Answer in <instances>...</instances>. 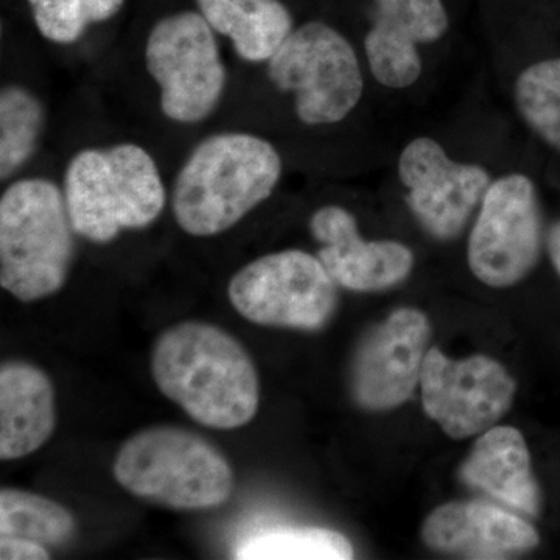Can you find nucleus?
<instances>
[{"label":"nucleus","mask_w":560,"mask_h":560,"mask_svg":"<svg viewBox=\"0 0 560 560\" xmlns=\"http://www.w3.org/2000/svg\"><path fill=\"white\" fill-rule=\"evenodd\" d=\"M228 296L259 326L323 329L337 308V282L318 256L301 249L267 254L232 276Z\"/></svg>","instance_id":"8"},{"label":"nucleus","mask_w":560,"mask_h":560,"mask_svg":"<svg viewBox=\"0 0 560 560\" xmlns=\"http://www.w3.org/2000/svg\"><path fill=\"white\" fill-rule=\"evenodd\" d=\"M423 410L453 440L492 429L514 400L515 382L489 357L451 360L430 349L420 372Z\"/></svg>","instance_id":"10"},{"label":"nucleus","mask_w":560,"mask_h":560,"mask_svg":"<svg viewBox=\"0 0 560 560\" xmlns=\"http://www.w3.org/2000/svg\"><path fill=\"white\" fill-rule=\"evenodd\" d=\"M460 477L511 510L528 517L540 514V489L530 469L528 447L514 427L486 431L460 467Z\"/></svg>","instance_id":"17"},{"label":"nucleus","mask_w":560,"mask_h":560,"mask_svg":"<svg viewBox=\"0 0 560 560\" xmlns=\"http://www.w3.org/2000/svg\"><path fill=\"white\" fill-rule=\"evenodd\" d=\"M75 518L57 501L20 489L0 490V537L61 547L75 534Z\"/></svg>","instance_id":"20"},{"label":"nucleus","mask_w":560,"mask_h":560,"mask_svg":"<svg viewBox=\"0 0 560 560\" xmlns=\"http://www.w3.org/2000/svg\"><path fill=\"white\" fill-rule=\"evenodd\" d=\"M514 102L530 131L560 153V58L523 70L515 80Z\"/></svg>","instance_id":"22"},{"label":"nucleus","mask_w":560,"mask_h":560,"mask_svg":"<svg viewBox=\"0 0 560 560\" xmlns=\"http://www.w3.org/2000/svg\"><path fill=\"white\" fill-rule=\"evenodd\" d=\"M541 245L544 221L533 179L511 173L493 180L467 246L475 278L493 289L515 285L536 268Z\"/></svg>","instance_id":"9"},{"label":"nucleus","mask_w":560,"mask_h":560,"mask_svg":"<svg viewBox=\"0 0 560 560\" xmlns=\"http://www.w3.org/2000/svg\"><path fill=\"white\" fill-rule=\"evenodd\" d=\"M430 323L422 312L400 308L361 341L352 366V393L361 407L390 410L407 401L420 382Z\"/></svg>","instance_id":"12"},{"label":"nucleus","mask_w":560,"mask_h":560,"mask_svg":"<svg viewBox=\"0 0 560 560\" xmlns=\"http://www.w3.org/2000/svg\"><path fill=\"white\" fill-rule=\"evenodd\" d=\"M267 75L283 94L293 95L302 124H340L359 106L363 72L350 40L326 22L300 25L267 61Z\"/></svg>","instance_id":"7"},{"label":"nucleus","mask_w":560,"mask_h":560,"mask_svg":"<svg viewBox=\"0 0 560 560\" xmlns=\"http://www.w3.org/2000/svg\"><path fill=\"white\" fill-rule=\"evenodd\" d=\"M282 172V156L270 140L246 131L210 135L176 173L173 217L194 237L223 234L271 197Z\"/></svg>","instance_id":"2"},{"label":"nucleus","mask_w":560,"mask_h":560,"mask_svg":"<svg viewBox=\"0 0 560 560\" xmlns=\"http://www.w3.org/2000/svg\"><path fill=\"white\" fill-rule=\"evenodd\" d=\"M217 35L232 43L241 60L267 62L294 31L290 10L280 0H195Z\"/></svg>","instance_id":"18"},{"label":"nucleus","mask_w":560,"mask_h":560,"mask_svg":"<svg viewBox=\"0 0 560 560\" xmlns=\"http://www.w3.org/2000/svg\"><path fill=\"white\" fill-rule=\"evenodd\" d=\"M151 372L167 399L209 429H241L259 410L256 366L220 327L186 320L165 330L154 345Z\"/></svg>","instance_id":"1"},{"label":"nucleus","mask_w":560,"mask_h":560,"mask_svg":"<svg viewBox=\"0 0 560 560\" xmlns=\"http://www.w3.org/2000/svg\"><path fill=\"white\" fill-rule=\"evenodd\" d=\"M46 106L31 88L7 84L0 91V179L9 180L38 153L46 131Z\"/></svg>","instance_id":"19"},{"label":"nucleus","mask_w":560,"mask_h":560,"mask_svg":"<svg viewBox=\"0 0 560 560\" xmlns=\"http://www.w3.org/2000/svg\"><path fill=\"white\" fill-rule=\"evenodd\" d=\"M547 248L550 254L552 267L560 276V220L555 221L548 230Z\"/></svg>","instance_id":"26"},{"label":"nucleus","mask_w":560,"mask_h":560,"mask_svg":"<svg viewBox=\"0 0 560 560\" xmlns=\"http://www.w3.org/2000/svg\"><path fill=\"white\" fill-rule=\"evenodd\" d=\"M125 0H83L84 14L91 24H102L120 13Z\"/></svg>","instance_id":"25"},{"label":"nucleus","mask_w":560,"mask_h":560,"mask_svg":"<svg viewBox=\"0 0 560 560\" xmlns=\"http://www.w3.org/2000/svg\"><path fill=\"white\" fill-rule=\"evenodd\" d=\"M374 25L364 51L374 79L389 90H407L422 73L418 46L440 40L448 31L442 0H375Z\"/></svg>","instance_id":"14"},{"label":"nucleus","mask_w":560,"mask_h":560,"mask_svg":"<svg viewBox=\"0 0 560 560\" xmlns=\"http://www.w3.org/2000/svg\"><path fill=\"white\" fill-rule=\"evenodd\" d=\"M114 477L132 495L172 510L221 506L234 489L226 456L200 434L176 427H153L125 442Z\"/></svg>","instance_id":"5"},{"label":"nucleus","mask_w":560,"mask_h":560,"mask_svg":"<svg viewBox=\"0 0 560 560\" xmlns=\"http://www.w3.org/2000/svg\"><path fill=\"white\" fill-rule=\"evenodd\" d=\"M241 560H346L353 558L350 541L326 528H271L238 541Z\"/></svg>","instance_id":"21"},{"label":"nucleus","mask_w":560,"mask_h":560,"mask_svg":"<svg viewBox=\"0 0 560 560\" xmlns=\"http://www.w3.org/2000/svg\"><path fill=\"white\" fill-rule=\"evenodd\" d=\"M0 559L43 560L50 559L49 550L38 541L21 537H0Z\"/></svg>","instance_id":"24"},{"label":"nucleus","mask_w":560,"mask_h":560,"mask_svg":"<svg viewBox=\"0 0 560 560\" xmlns=\"http://www.w3.org/2000/svg\"><path fill=\"white\" fill-rule=\"evenodd\" d=\"M75 235L62 187L35 176L0 197V285L22 302L58 293L68 280Z\"/></svg>","instance_id":"4"},{"label":"nucleus","mask_w":560,"mask_h":560,"mask_svg":"<svg viewBox=\"0 0 560 560\" xmlns=\"http://www.w3.org/2000/svg\"><path fill=\"white\" fill-rule=\"evenodd\" d=\"M57 425L55 390L46 372L25 361L0 370V458H24L43 447Z\"/></svg>","instance_id":"16"},{"label":"nucleus","mask_w":560,"mask_h":560,"mask_svg":"<svg viewBox=\"0 0 560 560\" xmlns=\"http://www.w3.org/2000/svg\"><path fill=\"white\" fill-rule=\"evenodd\" d=\"M311 231L323 245L319 260L337 285L370 293L397 285L410 276L415 256L399 242H366L355 217L341 206H323L312 215Z\"/></svg>","instance_id":"13"},{"label":"nucleus","mask_w":560,"mask_h":560,"mask_svg":"<svg viewBox=\"0 0 560 560\" xmlns=\"http://www.w3.org/2000/svg\"><path fill=\"white\" fill-rule=\"evenodd\" d=\"M145 69L160 90L165 119L178 125L208 120L223 102L226 62L217 33L200 11H176L151 27Z\"/></svg>","instance_id":"6"},{"label":"nucleus","mask_w":560,"mask_h":560,"mask_svg":"<svg viewBox=\"0 0 560 560\" xmlns=\"http://www.w3.org/2000/svg\"><path fill=\"white\" fill-rule=\"evenodd\" d=\"M39 35L58 46H70L83 38L90 22L83 0H28Z\"/></svg>","instance_id":"23"},{"label":"nucleus","mask_w":560,"mask_h":560,"mask_svg":"<svg viewBox=\"0 0 560 560\" xmlns=\"http://www.w3.org/2000/svg\"><path fill=\"white\" fill-rule=\"evenodd\" d=\"M62 191L73 231L98 245L124 231L145 230L167 206L160 165L135 142L77 151L66 165Z\"/></svg>","instance_id":"3"},{"label":"nucleus","mask_w":560,"mask_h":560,"mask_svg":"<svg viewBox=\"0 0 560 560\" xmlns=\"http://www.w3.org/2000/svg\"><path fill=\"white\" fill-rule=\"evenodd\" d=\"M422 537L434 551L470 559L510 558L540 541L528 522L482 501L442 504L423 523Z\"/></svg>","instance_id":"15"},{"label":"nucleus","mask_w":560,"mask_h":560,"mask_svg":"<svg viewBox=\"0 0 560 560\" xmlns=\"http://www.w3.org/2000/svg\"><path fill=\"white\" fill-rule=\"evenodd\" d=\"M399 178L416 219L440 241L460 234L492 184L485 167L453 161L431 138H416L405 147Z\"/></svg>","instance_id":"11"}]
</instances>
